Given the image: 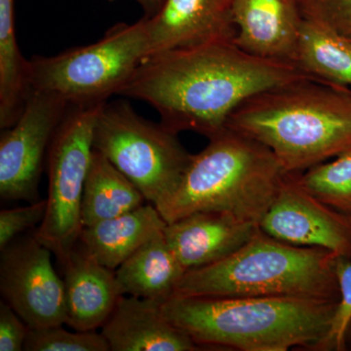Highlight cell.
I'll return each mask as SVG.
<instances>
[{
    "label": "cell",
    "mask_w": 351,
    "mask_h": 351,
    "mask_svg": "<svg viewBox=\"0 0 351 351\" xmlns=\"http://www.w3.org/2000/svg\"><path fill=\"white\" fill-rule=\"evenodd\" d=\"M29 326L7 304L0 302V351L24 350Z\"/></svg>",
    "instance_id": "27"
},
{
    "label": "cell",
    "mask_w": 351,
    "mask_h": 351,
    "mask_svg": "<svg viewBox=\"0 0 351 351\" xmlns=\"http://www.w3.org/2000/svg\"><path fill=\"white\" fill-rule=\"evenodd\" d=\"M145 198L100 152L93 149L82 203V228L133 211Z\"/></svg>",
    "instance_id": "19"
},
{
    "label": "cell",
    "mask_w": 351,
    "mask_h": 351,
    "mask_svg": "<svg viewBox=\"0 0 351 351\" xmlns=\"http://www.w3.org/2000/svg\"><path fill=\"white\" fill-rule=\"evenodd\" d=\"M51 254L34 234L1 250L0 292L29 328L66 324L64 279L55 271Z\"/></svg>",
    "instance_id": "10"
},
{
    "label": "cell",
    "mask_w": 351,
    "mask_h": 351,
    "mask_svg": "<svg viewBox=\"0 0 351 351\" xmlns=\"http://www.w3.org/2000/svg\"><path fill=\"white\" fill-rule=\"evenodd\" d=\"M226 128L269 147L286 174H301L351 149V89L311 78L261 92Z\"/></svg>",
    "instance_id": "2"
},
{
    "label": "cell",
    "mask_w": 351,
    "mask_h": 351,
    "mask_svg": "<svg viewBox=\"0 0 351 351\" xmlns=\"http://www.w3.org/2000/svg\"><path fill=\"white\" fill-rule=\"evenodd\" d=\"M258 228V223L226 212H197L167 223L164 235L186 272L230 257Z\"/></svg>",
    "instance_id": "13"
},
{
    "label": "cell",
    "mask_w": 351,
    "mask_h": 351,
    "mask_svg": "<svg viewBox=\"0 0 351 351\" xmlns=\"http://www.w3.org/2000/svg\"><path fill=\"white\" fill-rule=\"evenodd\" d=\"M71 104L62 97L31 91L24 110L0 137V196L38 201V184L55 132Z\"/></svg>",
    "instance_id": "9"
},
{
    "label": "cell",
    "mask_w": 351,
    "mask_h": 351,
    "mask_svg": "<svg viewBox=\"0 0 351 351\" xmlns=\"http://www.w3.org/2000/svg\"><path fill=\"white\" fill-rule=\"evenodd\" d=\"M46 205V199H43L29 203V206L2 210L0 212V249L3 250L21 233L43 223Z\"/></svg>",
    "instance_id": "26"
},
{
    "label": "cell",
    "mask_w": 351,
    "mask_h": 351,
    "mask_svg": "<svg viewBox=\"0 0 351 351\" xmlns=\"http://www.w3.org/2000/svg\"><path fill=\"white\" fill-rule=\"evenodd\" d=\"M337 258L326 249L285 243L258 228L230 257L184 272L173 295L339 302Z\"/></svg>",
    "instance_id": "5"
},
{
    "label": "cell",
    "mask_w": 351,
    "mask_h": 351,
    "mask_svg": "<svg viewBox=\"0 0 351 351\" xmlns=\"http://www.w3.org/2000/svg\"><path fill=\"white\" fill-rule=\"evenodd\" d=\"M184 272L166 241L164 232L145 242L115 269L124 295L160 304L175 294Z\"/></svg>",
    "instance_id": "18"
},
{
    "label": "cell",
    "mask_w": 351,
    "mask_h": 351,
    "mask_svg": "<svg viewBox=\"0 0 351 351\" xmlns=\"http://www.w3.org/2000/svg\"><path fill=\"white\" fill-rule=\"evenodd\" d=\"M285 176L269 147L226 128L191 156L179 186L156 207L167 223L217 211L260 225Z\"/></svg>",
    "instance_id": "4"
},
{
    "label": "cell",
    "mask_w": 351,
    "mask_h": 351,
    "mask_svg": "<svg viewBox=\"0 0 351 351\" xmlns=\"http://www.w3.org/2000/svg\"><path fill=\"white\" fill-rule=\"evenodd\" d=\"M93 149L107 157L154 206L177 189L193 156L178 134L141 117L125 101L101 105Z\"/></svg>",
    "instance_id": "7"
},
{
    "label": "cell",
    "mask_w": 351,
    "mask_h": 351,
    "mask_svg": "<svg viewBox=\"0 0 351 351\" xmlns=\"http://www.w3.org/2000/svg\"><path fill=\"white\" fill-rule=\"evenodd\" d=\"M145 12V17H152L162 6L165 0H135Z\"/></svg>",
    "instance_id": "28"
},
{
    "label": "cell",
    "mask_w": 351,
    "mask_h": 351,
    "mask_svg": "<svg viewBox=\"0 0 351 351\" xmlns=\"http://www.w3.org/2000/svg\"><path fill=\"white\" fill-rule=\"evenodd\" d=\"M295 176L309 193L351 218V149Z\"/></svg>",
    "instance_id": "22"
},
{
    "label": "cell",
    "mask_w": 351,
    "mask_h": 351,
    "mask_svg": "<svg viewBox=\"0 0 351 351\" xmlns=\"http://www.w3.org/2000/svg\"><path fill=\"white\" fill-rule=\"evenodd\" d=\"M160 302L121 295L101 327L110 351H195L197 343L165 317Z\"/></svg>",
    "instance_id": "15"
},
{
    "label": "cell",
    "mask_w": 351,
    "mask_h": 351,
    "mask_svg": "<svg viewBox=\"0 0 351 351\" xmlns=\"http://www.w3.org/2000/svg\"><path fill=\"white\" fill-rule=\"evenodd\" d=\"M336 276L339 300L332 317L331 328L321 351H345L346 328L351 320V260L337 258Z\"/></svg>",
    "instance_id": "24"
},
{
    "label": "cell",
    "mask_w": 351,
    "mask_h": 351,
    "mask_svg": "<svg viewBox=\"0 0 351 351\" xmlns=\"http://www.w3.org/2000/svg\"><path fill=\"white\" fill-rule=\"evenodd\" d=\"M64 267L66 324L76 331H97L124 295L115 270L97 262L82 247L73 249Z\"/></svg>",
    "instance_id": "16"
},
{
    "label": "cell",
    "mask_w": 351,
    "mask_h": 351,
    "mask_svg": "<svg viewBox=\"0 0 351 351\" xmlns=\"http://www.w3.org/2000/svg\"><path fill=\"white\" fill-rule=\"evenodd\" d=\"M15 0H0V128H9L22 114L31 93L29 60L23 56L15 32Z\"/></svg>",
    "instance_id": "21"
},
{
    "label": "cell",
    "mask_w": 351,
    "mask_h": 351,
    "mask_svg": "<svg viewBox=\"0 0 351 351\" xmlns=\"http://www.w3.org/2000/svg\"><path fill=\"white\" fill-rule=\"evenodd\" d=\"M258 226L285 243L326 249L351 260L350 217L309 193L295 174H286Z\"/></svg>",
    "instance_id": "11"
},
{
    "label": "cell",
    "mask_w": 351,
    "mask_h": 351,
    "mask_svg": "<svg viewBox=\"0 0 351 351\" xmlns=\"http://www.w3.org/2000/svg\"><path fill=\"white\" fill-rule=\"evenodd\" d=\"M337 304L291 297L172 295L161 309L201 348L321 351Z\"/></svg>",
    "instance_id": "3"
},
{
    "label": "cell",
    "mask_w": 351,
    "mask_h": 351,
    "mask_svg": "<svg viewBox=\"0 0 351 351\" xmlns=\"http://www.w3.org/2000/svg\"><path fill=\"white\" fill-rule=\"evenodd\" d=\"M233 41L263 59L294 64L302 19L295 0H232Z\"/></svg>",
    "instance_id": "14"
},
{
    "label": "cell",
    "mask_w": 351,
    "mask_h": 351,
    "mask_svg": "<svg viewBox=\"0 0 351 351\" xmlns=\"http://www.w3.org/2000/svg\"><path fill=\"white\" fill-rule=\"evenodd\" d=\"M147 56L144 17L110 27L97 43L54 56H32L27 64L31 91L62 97L73 106L108 101L130 80Z\"/></svg>",
    "instance_id": "6"
},
{
    "label": "cell",
    "mask_w": 351,
    "mask_h": 351,
    "mask_svg": "<svg viewBox=\"0 0 351 351\" xmlns=\"http://www.w3.org/2000/svg\"><path fill=\"white\" fill-rule=\"evenodd\" d=\"M345 345L346 350H351V320L348 328H346L345 336Z\"/></svg>",
    "instance_id": "29"
},
{
    "label": "cell",
    "mask_w": 351,
    "mask_h": 351,
    "mask_svg": "<svg viewBox=\"0 0 351 351\" xmlns=\"http://www.w3.org/2000/svg\"><path fill=\"white\" fill-rule=\"evenodd\" d=\"M167 223L154 204L143 205L83 228L78 242L97 262L115 270L145 242L164 232Z\"/></svg>",
    "instance_id": "17"
},
{
    "label": "cell",
    "mask_w": 351,
    "mask_h": 351,
    "mask_svg": "<svg viewBox=\"0 0 351 351\" xmlns=\"http://www.w3.org/2000/svg\"><path fill=\"white\" fill-rule=\"evenodd\" d=\"M304 78L294 64L254 56L232 39L147 58L119 96L151 105L173 133L211 138L251 97Z\"/></svg>",
    "instance_id": "1"
},
{
    "label": "cell",
    "mask_w": 351,
    "mask_h": 351,
    "mask_svg": "<svg viewBox=\"0 0 351 351\" xmlns=\"http://www.w3.org/2000/svg\"><path fill=\"white\" fill-rule=\"evenodd\" d=\"M294 64L313 80L351 89V39L304 20Z\"/></svg>",
    "instance_id": "20"
},
{
    "label": "cell",
    "mask_w": 351,
    "mask_h": 351,
    "mask_svg": "<svg viewBox=\"0 0 351 351\" xmlns=\"http://www.w3.org/2000/svg\"><path fill=\"white\" fill-rule=\"evenodd\" d=\"M144 19L147 58L215 41L232 40L237 34L232 0H165L154 16H144Z\"/></svg>",
    "instance_id": "12"
},
{
    "label": "cell",
    "mask_w": 351,
    "mask_h": 351,
    "mask_svg": "<svg viewBox=\"0 0 351 351\" xmlns=\"http://www.w3.org/2000/svg\"><path fill=\"white\" fill-rule=\"evenodd\" d=\"M24 350L27 351H110L101 332H69L63 325L29 328Z\"/></svg>",
    "instance_id": "23"
},
{
    "label": "cell",
    "mask_w": 351,
    "mask_h": 351,
    "mask_svg": "<svg viewBox=\"0 0 351 351\" xmlns=\"http://www.w3.org/2000/svg\"><path fill=\"white\" fill-rule=\"evenodd\" d=\"M101 105H71L48 149L47 205L34 237L63 265L82 230L83 191L93 154L95 123Z\"/></svg>",
    "instance_id": "8"
},
{
    "label": "cell",
    "mask_w": 351,
    "mask_h": 351,
    "mask_svg": "<svg viewBox=\"0 0 351 351\" xmlns=\"http://www.w3.org/2000/svg\"><path fill=\"white\" fill-rule=\"evenodd\" d=\"M302 19L351 39V0H295Z\"/></svg>",
    "instance_id": "25"
}]
</instances>
